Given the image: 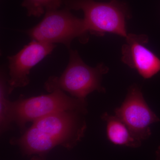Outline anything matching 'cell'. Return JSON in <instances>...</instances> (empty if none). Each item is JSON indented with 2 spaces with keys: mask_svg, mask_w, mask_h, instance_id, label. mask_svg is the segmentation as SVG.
Here are the masks:
<instances>
[{
  "mask_svg": "<svg viewBox=\"0 0 160 160\" xmlns=\"http://www.w3.org/2000/svg\"><path fill=\"white\" fill-rule=\"evenodd\" d=\"M8 78L3 70H1L0 78V126L2 133L10 128L8 119Z\"/></svg>",
  "mask_w": 160,
  "mask_h": 160,
  "instance_id": "cell-11",
  "label": "cell"
},
{
  "mask_svg": "<svg viewBox=\"0 0 160 160\" xmlns=\"http://www.w3.org/2000/svg\"><path fill=\"white\" fill-rule=\"evenodd\" d=\"M86 114L66 111L46 116L33 122L20 137L11 138L10 143L27 155L42 156L57 146L72 149L85 135Z\"/></svg>",
  "mask_w": 160,
  "mask_h": 160,
  "instance_id": "cell-1",
  "label": "cell"
},
{
  "mask_svg": "<svg viewBox=\"0 0 160 160\" xmlns=\"http://www.w3.org/2000/svg\"><path fill=\"white\" fill-rule=\"evenodd\" d=\"M116 116L121 120L136 138L142 141L151 135L150 126L160 119L147 104L138 86L129 88L124 102L114 110Z\"/></svg>",
  "mask_w": 160,
  "mask_h": 160,
  "instance_id": "cell-6",
  "label": "cell"
},
{
  "mask_svg": "<svg viewBox=\"0 0 160 160\" xmlns=\"http://www.w3.org/2000/svg\"><path fill=\"white\" fill-rule=\"evenodd\" d=\"M122 48V60L135 69L144 79H149L160 71V59L146 46L148 37L146 35L129 33Z\"/></svg>",
  "mask_w": 160,
  "mask_h": 160,
  "instance_id": "cell-8",
  "label": "cell"
},
{
  "mask_svg": "<svg viewBox=\"0 0 160 160\" xmlns=\"http://www.w3.org/2000/svg\"><path fill=\"white\" fill-rule=\"evenodd\" d=\"M88 103L86 99H79L56 90L49 94L25 98L21 96L8 104V119L9 124L14 123L23 134L29 122L46 116L66 111L81 112L87 114Z\"/></svg>",
  "mask_w": 160,
  "mask_h": 160,
  "instance_id": "cell-2",
  "label": "cell"
},
{
  "mask_svg": "<svg viewBox=\"0 0 160 160\" xmlns=\"http://www.w3.org/2000/svg\"><path fill=\"white\" fill-rule=\"evenodd\" d=\"M65 7L69 10H82L90 34L104 35L112 33L126 38V20L129 17L128 7L117 0L99 2L94 0H66Z\"/></svg>",
  "mask_w": 160,
  "mask_h": 160,
  "instance_id": "cell-4",
  "label": "cell"
},
{
  "mask_svg": "<svg viewBox=\"0 0 160 160\" xmlns=\"http://www.w3.org/2000/svg\"><path fill=\"white\" fill-rule=\"evenodd\" d=\"M66 0H24L22 6L28 16L39 18L46 11L58 9Z\"/></svg>",
  "mask_w": 160,
  "mask_h": 160,
  "instance_id": "cell-10",
  "label": "cell"
},
{
  "mask_svg": "<svg viewBox=\"0 0 160 160\" xmlns=\"http://www.w3.org/2000/svg\"><path fill=\"white\" fill-rule=\"evenodd\" d=\"M31 160H45L42 157V156H39L38 157V156H34L31 159Z\"/></svg>",
  "mask_w": 160,
  "mask_h": 160,
  "instance_id": "cell-13",
  "label": "cell"
},
{
  "mask_svg": "<svg viewBox=\"0 0 160 160\" xmlns=\"http://www.w3.org/2000/svg\"><path fill=\"white\" fill-rule=\"evenodd\" d=\"M102 120L106 123V135L108 139L118 146L138 148L142 145V141L132 134L127 126L115 115L103 113Z\"/></svg>",
  "mask_w": 160,
  "mask_h": 160,
  "instance_id": "cell-9",
  "label": "cell"
},
{
  "mask_svg": "<svg viewBox=\"0 0 160 160\" xmlns=\"http://www.w3.org/2000/svg\"><path fill=\"white\" fill-rule=\"evenodd\" d=\"M157 160H160V146L156 151Z\"/></svg>",
  "mask_w": 160,
  "mask_h": 160,
  "instance_id": "cell-12",
  "label": "cell"
},
{
  "mask_svg": "<svg viewBox=\"0 0 160 160\" xmlns=\"http://www.w3.org/2000/svg\"><path fill=\"white\" fill-rule=\"evenodd\" d=\"M69 52V63L66 69L60 76H52L48 79L44 85L46 91L50 93L61 90L72 97L83 100L95 91L106 92L102 80L109 68L102 63L90 67L83 62L77 50L70 49Z\"/></svg>",
  "mask_w": 160,
  "mask_h": 160,
  "instance_id": "cell-3",
  "label": "cell"
},
{
  "mask_svg": "<svg viewBox=\"0 0 160 160\" xmlns=\"http://www.w3.org/2000/svg\"><path fill=\"white\" fill-rule=\"evenodd\" d=\"M55 44L32 40L16 54L8 56L9 94L16 88L28 86L30 70L38 63L51 54Z\"/></svg>",
  "mask_w": 160,
  "mask_h": 160,
  "instance_id": "cell-7",
  "label": "cell"
},
{
  "mask_svg": "<svg viewBox=\"0 0 160 160\" xmlns=\"http://www.w3.org/2000/svg\"><path fill=\"white\" fill-rule=\"evenodd\" d=\"M89 33L84 18H79L65 7L61 10L46 11L38 24L28 29L26 33L32 40L51 43H61L67 49L74 39L85 43Z\"/></svg>",
  "mask_w": 160,
  "mask_h": 160,
  "instance_id": "cell-5",
  "label": "cell"
}]
</instances>
